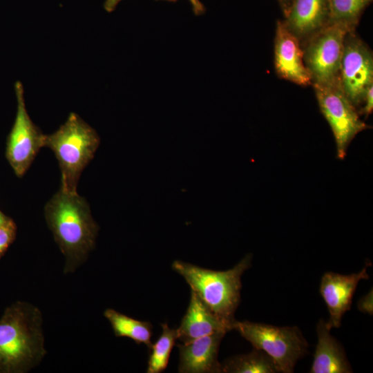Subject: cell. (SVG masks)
<instances>
[{
    "mask_svg": "<svg viewBox=\"0 0 373 373\" xmlns=\"http://www.w3.org/2000/svg\"><path fill=\"white\" fill-rule=\"evenodd\" d=\"M47 224L65 257L64 271L73 272L94 248L99 227L89 204L77 191L61 187L44 209Z\"/></svg>",
    "mask_w": 373,
    "mask_h": 373,
    "instance_id": "obj_1",
    "label": "cell"
},
{
    "mask_svg": "<svg viewBox=\"0 0 373 373\" xmlns=\"http://www.w3.org/2000/svg\"><path fill=\"white\" fill-rule=\"evenodd\" d=\"M42 315L32 304L18 302L0 319V371L26 372L38 365L46 351Z\"/></svg>",
    "mask_w": 373,
    "mask_h": 373,
    "instance_id": "obj_2",
    "label": "cell"
},
{
    "mask_svg": "<svg viewBox=\"0 0 373 373\" xmlns=\"http://www.w3.org/2000/svg\"><path fill=\"white\" fill-rule=\"evenodd\" d=\"M251 258V254L246 255L227 271L208 269L178 260L171 267L207 307L233 329L234 313L240 300L241 276L250 267Z\"/></svg>",
    "mask_w": 373,
    "mask_h": 373,
    "instance_id": "obj_3",
    "label": "cell"
},
{
    "mask_svg": "<svg viewBox=\"0 0 373 373\" xmlns=\"http://www.w3.org/2000/svg\"><path fill=\"white\" fill-rule=\"evenodd\" d=\"M99 142L96 131L75 113L55 132L46 135L44 147L53 151L60 168V187L77 191L80 175L93 158Z\"/></svg>",
    "mask_w": 373,
    "mask_h": 373,
    "instance_id": "obj_4",
    "label": "cell"
},
{
    "mask_svg": "<svg viewBox=\"0 0 373 373\" xmlns=\"http://www.w3.org/2000/svg\"><path fill=\"white\" fill-rule=\"evenodd\" d=\"M233 329L262 350L274 361L278 372L291 373L296 362L307 353L308 343L299 328L236 320Z\"/></svg>",
    "mask_w": 373,
    "mask_h": 373,
    "instance_id": "obj_5",
    "label": "cell"
},
{
    "mask_svg": "<svg viewBox=\"0 0 373 373\" xmlns=\"http://www.w3.org/2000/svg\"><path fill=\"white\" fill-rule=\"evenodd\" d=\"M350 31L345 25L327 23L301 44L312 86L338 84L344 41Z\"/></svg>",
    "mask_w": 373,
    "mask_h": 373,
    "instance_id": "obj_6",
    "label": "cell"
},
{
    "mask_svg": "<svg viewBox=\"0 0 373 373\" xmlns=\"http://www.w3.org/2000/svg\"><path fill=\"white\" fill-rule=\"evenodd\" d=\"M313 86L320 110L333 133L337 157L343 160L354 138L370 126L361 119L358 110L345 95L338 84Z\"/></svg>",
    "mask_w": 373,
    "mask_h": 373,
    "instance_id": "obj_7",
    "label": "cell"
},
{
    "mask_svg": "<svg viewBox=\"0 0 373 373\" xmlns=\"http://www.w3.org/2000/svg\"><path fill=\"white\" fill-rule=\"evenodd\" d=\"M15 91L17 113L8 136L6 155L15 175L21 178L26 173L40 149L44 147L46 135L28 115L21 82L15 83Z\"/></svg>",
    "mask_w": 373,
    "mask_h": 373,
    "instance_id": "obj_8",
    "label": "cell"
},
{
    "mask_svg": "<svg viewBox=\"0 0 373 373\" xmlns=\"http://www.w3.org/2000/svg\"><path fill=\"white\" fill-rule=\"evenodd\" d=\"M372 84V52L354 31L348 32L344 41L338 86L358 109L363 104L367 88Z\"/></svg>",
    "mask_w": 373,
    "mask_h": 373,
    "instance_id": "obj_9",
    "label": "cell"
},
{
    "mask_svg": "<svg viewBox=\"0 0 373 373\" xmlns=\"http://www.w3.org/2000/svg\"><path fill=\"white\" fill-rule=\"evenodd\" d=\"M368 278L367 266L359 272L349 275L332 271L323 274L321 281L320 294L329 313V318L326 322L329 330L341 326L342 317L351 307L352 297L359 281Z\"/></svg>",
    "mask_w": 373,
    "mask_h": 373,
    "instance_id": "obj_10",
    "label": "cell"
},
{
    "mask_svg": "<svg viewBox=\"0 0 373 373\" xmlns=\"http://www.w3.org/2000/svg\"><path fill=\"white\" fill-rule=\"evenodd\" d=\"M274 66L282 79L301 86L312 85L299 39L278 21L274 39Z\"/></svg>",
    "mask_w": 373,
    "mask_h": 373,
    "instance_id": "obj_11",
    "label": "cell"
},
{
    "mask_svg": "<svg viewBox=\"0 0 373 373\" xmlns=\"http://www.w3.org/2000/svg\"><path fill=\"white\" fill-rule=\"evenodd\" d=\"M225 334L216 332L178 345L180 351L179 372H222V364L218 361V353Z\"/></svg>",
    "mask_w": 373,
    "mask_h": 373,
    "instance_id": "obj_12",
    "label": "cell"
},
{
    "mask_svg": "<svg viewBox=\"0 0 373 373\" xmlns=\"http://www.w3.org/2000/svg\"><path fill=\"white\" fill-rule=\"evenodd\" d=\"M283 21L303 44L329 21V0H292Z\"/></svg>",
    "mask_w": 373,
    "mask_h": 373,
    "instance_id": "obj_13",
    "label": "cell"
},
{
    "mask_svg": "<svg viewBox=\"0 0 373 373\" xmlns=\"http://www.w3.org/2000/svg\"><path fill=\"white\" fill-rule=\"evenodd\" d=\"M231 330V327L215 315L191 291L188 309L176 329L177 339L187 343L216 332L227 333Z\"/></svg>",
    "mask_w": 373,
    "mask_h": 373,
    "instance_id": "obj_14",
    "label": "cell"
},
{
    "mask_svg": "<svg viewBox=\"0 0 373 373\" xmlns=\"http://www.w3.org/2000/svg\"><path fill=\"white\" fill-rule=\"evenodd\" d=\"M329 332L326 322L320 320L316 326L318 343L310 372H352L343 348Z\"/></svg>",
    "mask_w": 373,
    "mask_h": 373,
    "instance_id": "obj_15",
    "label": "cell"
},
{
    "mask_svg": "<svg viewBox=\"0 0 373 373\" xmlns=\"http://www.w3.org/2000/svg\"><path fill=\"white\" fill-rule=\"evenodd\" d=\"M104 316L110 322L117 337H127L137 344H144L148 348L152 346L153 326L149 321H141L113 309H106Z\"/></svg>",
    "mask_w": 373,
    "mask_h": 373,
    "instance_id": "obj_16",
    "label": "cell"
},
{
    "mask_svg": "<svg viewBox=\"0 0 373 373\" xmlns=\"http://www.w3.org/2000/svg\"><path fill=\"white\" fill-rule=\"evenodd\" d=\"M222 372L275 373L278 370L267 354L255 348L249 354L235 356L227 360L222 364Z\"/></svg>",
    "mask_w": 373,
    "mask_h": 373,
    "instance_id": "obj_17",
    "label": "cell"
},
{
    "mask_svg": "<svg viewBox=\"0 0 373 373\" xmlns=\"http://www.w3.org/2000/svg\"><path fill=\"white\" fill-rule=\"evenodd\" d=\"M372 1L329 0L328 23H341L354 31L361 15Z\"/></svg>",
    "mask_w": 373,
    "mask_h": 373,
    "instance_id": "obj_18",
    "label": "cell"
},
{
    "mask_svg": "<svg viewBox=\"0 0 373 373\" xmlns=\"http://www.w3.org/2000/svg\"><path fill=\"white\" fill-rule=\"evenodd\" d=\"M161 326L162 334L150 349L151 353L148 361L147 373H160L166 368L177 339L176 329L170 328L166 323Z\"/></svg>",
    "mask_w": 373,
    "mask_h": 373,
    "instance_id": "obj_19",
    "label": "cell"
},
{
    "mask_svg": "<svg viewBox=\"0 0 373 373\" xmlns=\"http://www.w3.org/2000/svg\"><path fill=\"white\" fill-rule=\"evenodd\" d=\"M16 231V225L12 219L0 226V257L14 240Z\"/></svg>",
    "mask_w": 373,
    "mask_h": 373,
    "instance_id": "obj_20",
    "label": "cell"
},
{
    "mask_svg": "<svg viewBox=\"0 0 373 373\" xmlns=\"http://www.w3.org/2000/svg\"><path fill=\"white\" fill-rule=\"evenodd\" d=\"M363 104L364 106L361 109V112L367 117L372 113L373 110V84L367 88Z\"/></svg>",
    "mask_w": 373,
    "mask_h": 373,
    "instance_id": "obj_21",
    "label": "cell"
},
{
    "mask_svg": "<svg viewBox=\"0 0 373 373\" xmlns=\"http://www.w3.org/2000/svg\"><path fill=\"white\" fill-rule=\"evenodd\" d=\"M358 308L360 311L372 314V291L369 292L363 296L358 303Z\"/></svg>",
    "mask_w": 373,
    "mask_h": 373,
    "instance_id": "obj_22",
    "label": "cell"
},
{
    "mask_svg": "<svg viewBox=\"0 0 373 373\" xmlns=\"http://www.w3.org/2000/svg\"><path fill=\"white\" fill-rule=\"evenodd\" d=\"M170 1H176L177 0H166ZM191 3L192 10L195 15H200L204 13L205 7L200 0H189Z\"/></svg>",
    "mask_w": 373,
    "mask_h": 373,
    "instance_id": "obj_23",
    "label": "cell"
},
{
    "mask_svg": "<svg viewBox=\"0 0 373 373\" xmlns=\"http://www.w3.org/2000/svg\"><path fill=\"white\" fill-rule=\"evenodd\" d=\"M122 0H106L104 4V9L108 12H113Z\"/></svg>",
    "mask_w": 373,
    "mask_h": 373,
    "instance_id": "obj_24",
    "label": "cell"
},
{
    "mask_svg": "<svg viewBox=\"0 0 373 373\" xmlns=\"http://www.w3.org/2000/svg\"><path fill=\"white\" fill-rule=\"evenodd\" d=\"M278 1L283 8L284 13L285 14L287 11L288 10L292 0H278Z\"/></svg>",
    "mask_w": 373,
    "mask_h": 373,
    "instance_id": "obj_25",
    "label": "cell"
},
{
    "mask_svg": "<svg viewBox=\"0 0 373 373\" xmlns=\"http://www.w3.org/2000/svg\"><path fill=\"white\" fill-rule=\"evenodd\" d=\"M10 218L0 211V226L6 223Z\"/></svg>",
    "mask_w": 373,
    "mask_h": 373,
    "instance_id": "obj_26",
    "label": "cell"
}]
</instances>
